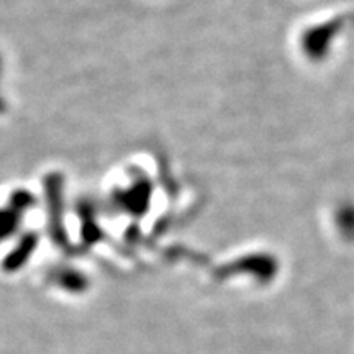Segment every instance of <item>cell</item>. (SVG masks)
I'll return each mask as SVG.
<instances>
[{"instance_id": "6da1fadb", "label": "cell", "mask_w": 354, "mask_h": 354, "mask_svg": "<svg viewBox=\"0 0 354 354\" xmlns=\"http://www.w3.org/2000/svg\"><path fill=\"white\" fill-rule=\"evenodd\" d=\"M21 223V214L13 207H6L0 209V241L6 240L19 230Z\"/></svg>"}, {"instance_id": "7a4b0ae2", "label": "cell", "mask_w": 354, "mask_h": 354, "mask_svg": "<svg viewBox=\"0 0 354 354\" xmlns=\"http://www.w3.org/2000/svg\"><path fill=\"white\" fill-rule=\"evenodd\" d=\"M33 203H35V197L30 192L19 190V192L12 194L10 207H13L15 210H19L21 215H24V212H28V209L33 205Z\"/></svg>"}, {"instance_id": "3957f363", "label": "cell", "mask_w": 354, "mask_h": 354, "mask_svg": "<svg viewBox=\"0 0 354 354\" xmlns=\"http://www.w3.org/2000/svg\"><path fill=\"white\" fill-rule=\"evenodd\" d=\"M136 197H143V187H138V194H136ZM135 202H136V205H140V207H141V203H143L141 198H135Z\"/></svg>"}, {"instance_id": "277c9868", "label": "cell", "mask_w": 354, "mask_h": 354, "mask_svg": "<svg viewBox=\"0 0 354 354\" xmlns=\"http://www.w3.org/2000/svg\"><path fill=\"white\" fill-rule=\"evenodd\" d=\"M0 76H2V57H0Z\"/></svg>"}, {"instance_id": "5b68a950", "label": "cell", "mask_w": 354, "mask_h": 354, "mask_svg": "<svg viewBox=\"0 0 354 354\" xmlns=\"http://www.w3.org/2000/svg\"><path fill=\"white\" fill-rule=\"evenodd\" d=\"M0 105H2V100H0ZM0 109H2V107H0Z\"/></svg>"}]
</instances>
